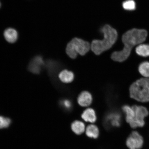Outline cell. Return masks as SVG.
<instances>
[{"label":"cell","mask_w":149,"mask_h":149,"mask_svg":"<svg viewBox=\"0 0 149 149\" xmlns=\"http://www.w3.org/2000/svg\"><path fill=\"white\" fill-rule=\"evenodd\" d=\"M148 35L147 31L143 29H133L127 31L122 37L123 48L122 51L113 52L111 58L119 62L125 61L129 57L133 48L143 43L146 40Z\"/></svg>","instance_id":"obj_1"},{"label":"cell","mask_w":149,"mask_h":149,"mask_svg":"<svg viewBox=\"0 0 149 149\" xmlns=\"http://www.w3.org/2000/svg\"><path fill=\"white\" fill-rule=\"evenodd\" d=\"M101 31L103 33V39L102 40H93L91 46V49L96 55H100L111 48L116 41L118 37L116 30L109 25L104 26Z\"/></svg>","instance_id":"obj_2"},{"label":"cell","mask_w":149,"mask_h":149,"mask_svg":"<svg viewBox=\"0 0 149 149\" xmlns=\"http://www.w3.org/2000/svg\"><path fill=\"white\" fill-rule=\"evenodd\" d=\"M130 97L142 102H149V78H142L130 86Z\"/></svg>","instance_id":"obj_3"},{"label":"cell","mask_w":149,"mask_h":149,"mask_svg":"<svg viewBox=\"0 0 149 149\" xmlns=\"http://www.w3.org/2000/svg\"><path fill=\"white\" fill-rule=\"evenodd\" d=\"M90 44L81 39L74 38L67 46L66 52L70 58L75 59L78 54L84 56L88 52L91 48Z\"/></svg>","instance_id":"obj_4"},{"label":"cell","mask_w":149,"mask_h":149,"mask_svg":"<svg viewBox=\"0 0 149 149\" xmlns=\"http://www.w3.org/2000/svg\"><path fill=\"white\" fill-rule=\"evenodd\" d=\"M134 111V117L129 124L132 128L142 127L145 125L144 119L148 116L149 112L146 108L142 106L134 105L132 106Z\"/></svg>","instance_id":"obj_5"},{"label":"cell","mask_w":149,"mask_h":149,"mask_svg":"<svg viewBox=\"0 0 149 149\" xmlns=\"http://www.w3.org/2000/svg\"><path fill=\"white\" fill-rule=\"evenodd\" d=\"M122 115L119 111L112 110L106 114L104 120V124L107 129L118 127L122 122Z\"/></svg>","instance_id":"obj_6"},{"label":"cell","mask_w":149,"mask_h":149,"mask_svg":"<svg viewBox=\"0 0 149 149\" xmlns=\"http://www.w3.org/2000/svg\"><path fill=\"white\" fill-rule=\"evenodd\" d=\"M144 140L142 136L136 131L130 134L126 141V144L130 149H140L143 147Z\"/></svg>","instance_id":"obj_7"},{"label":"cell","mask_w":149,"mask_h":149,"mask_svg":"<svg viewBox=\"0 0 149 149\" xmlns=\"http://www.w3.org/2000/svg\"><path fill=\"white\" fill-rule=\"evenodd\" d=\"M44 65V61L42 57L38 56L33 58L29 64V70L33 73L38 74L41 70V67Z\"/></svg>","instance_id":"obj_8"},{"label":"cell","mask_w":149,"mask_h":149,"mask_svg":"<svg viewBox=\"0 0 149 149\" xmlns=\"http://www.w3.org/2000/svg\"><path fill=\"white\" fill-rule=\"evenodd\" d=\"M93 100L92 95L87 91H84L79 95L77 101L79 105L82 107H87L92 103Z\"/></svg>","instance_id":"obj_9"},{"label":"cell","mask_w":149,"mask_h":149,"mask_svg":"<svg viewBox=\"0 0 149 149\" xmlns=\"http://www.w3.org/2000/svg\"><path fill=\"white\" fill-rule=\"evenodd\" d=\"M3 35L7 42L13 43L17 40L18 34L17 31L13 28H9L5 30Z\"/></svg>","instance_id":"obj_10"},{"label":"cell","mask_w":149,"mask_h":149,"mask_svg":"<svg viewBox=\"0 0 149 149\" xmlns=\"http://www.w3.org/2000/svg\"><path fill=\"white\" fill-rule=\"evenodd\" d=\"M81 117L86 122L94 123L96 122L97 117L95 112L91 108H88L83 111Z\"/></svg>","instance_id":"obj_11"},{"label":"cell","mask_w":149,"mask_h":149,"mask_svg":"<svg viewBox=\"0 0 149 149\" xmlns=\"http://www.w3.org/2000/svg\"><path fill=\"white\" fill-rule=\"evenodd\" d=\"M59 78L63 83H68L72 82L74 78V74L71 71L64 70L59 73Z\"/></svg>","instance_id":"obj_12"},{"label":"cell","mask_w":149,"mask_h":149,"mask_svg":"<svg viewBox=\"0 0 149 149\" xmlns=\"http://www.w3.org/2000/svg\"><path fill=\"white\" fill-rule=\"evenodd\" d=\"M135 51L138 55L143 57L149 56V44L141 43L137 46Z\"/></svg>","instance_id":"obj_13"},{"label":"cell","mask_w":149,"mask_h":149,"mask_svg":"<svg viewBox=\"0 0 149 149\" xmlns=\"http://www.w3.org/2000/svg\"><path fill=\"white\" fill-rule=\"evenodd\" d=\"M85 125L83 122L79 120H76L71 125L72 129L76 134L80 135L84 133L85 130Z\"/></svg>","instance_id":"obj_14"},{"label":"cell","mask_w":149,"mask_h":149,"mask_svg":"<svg viewBox=\"0 0 149 149\" xmlns=\"http://www.w3.org/2000/svg\"><path fill=\"white\" fill-rule=\"evenodd\" d=\"M122 109L125 113L126 122L130 124L134 117L135 113L133 108L129 106L125 105L122 107Z\"/></svg>","instance_id":"obj_15"},{"label":"cell","mask_w":149,"mask_h":149,"mask_svg":"<svg viewBox=\"0 0 149 149\" xmlns=\"http://www.w3.org/2000/svg\"><path fill=\"white\" fill-rule=\"evenodd\" d=\"M86 133L87 136L91 138H97L99 135V130L97 127L93 124L87 127Z\"/></svg>","instance_id":"obj_16"},{"label":"cell","mask_w":149,"mask_h":149,"mask_svg":"<svg viewBox=\"0 0 149 149\" xmlns=\"http://www.w3.org/2000/svg\"><path fill=\"white\" fill-rule=\"evenodd\" d=\"M139 71L143 77L149 78V62L144 61L141 63L139 67Z\"/></svg>","instance_id":"obj_17"},{"label":"cell","mask_w":149,"mask_h":149,"mask_svg":"<svg viewBox=\"0 0 149 149\" xmlns=\"http://www.w3.org/2000/svg\"><path fill=\"white\" fill-rule=\"evenodd\" d=\"M122 5L123 8L126 10H133L136 8V3L134 0H127L125 1Z\"/></svg>","instance_id":"obj_18"},{"label":"cell","mask_w":149,"mask_h":149,"mask_svg":"<svg viewBox=\"0 0 149 149\" xmlns=\"http://www.w3.org/2000/svg\"><path fill=\"white\" fill-rule=\"evenodd\" d=\"M11 122L10 118L0 116V129L8 127Z\"/></svg>","instance_id":"obj_19"},{"label":"cell","mask_w":149,"mask_h":149,"mask_svg":"<svg viewBox=\"0 0 149 149\" xmlns=\"http://www.w3.org/2000/svg\"><path fill=\"white\" fill-rule=\"evenodd\" d=\"M60 104L66 110L70 111L72 109V102L69 100L65 99L61 100Z\"/></svg>","instance_id":"obj_20"},{"label":"cell","mask_w":149,"mask_h":149,"mask_svg":"<svg viewBox=\"0 0 149 149\" xmlns=\"http://www.w3.org/2000/svg\"><path fill=\"white\" fill-rule=\"evenodd\" d=\"M1 2H0V7H1Z\"/></svg>","instance_id":"obj_21"}]
</instances>
